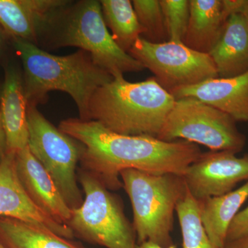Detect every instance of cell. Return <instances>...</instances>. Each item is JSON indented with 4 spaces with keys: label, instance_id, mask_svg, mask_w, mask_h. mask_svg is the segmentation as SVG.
<instances>
[{
    "label": "cell",
    "instance_id": "cell-1",
    "mask_svg": "<svg viewBox=\"0 0 248 248\" xmlns=\"http://www.w3.org/2000/svg\"><path fill=\"white\" fill-rule=\"evenodd\" d=\"M59 129L81 145L82 170L110 191L123 187L120 174L125 170L184 176L202 153L191 142L121 135L95 121L68 119L60 122Z\"/></svg>",
    "mask_w": 248,
    "mask_h": 248
},
{
    "label": "cell",
    "instance_id": "cell-2",
    "mask_svg": "<svg viewBox=\"0 0 248 248\" xmlns=\"http://www.w3.org/2000/svg\"><path fill=\"white\" fill-rule=\"evenodd\" d=\"M12 45L22 61L28 105L37 107L46 102L49 93L62 91L73 98L79 119L89 120L93 96L113 79L110 73L98 66L89 53L80 49L58 56L22 39H12Z\"/></svg>",
    "mask_w": 248,
    "mask_h": 248
},
{
    "label": "cell",
    "instance_id": "cell-3",
    "mask_svg": "<svg viewBox=\"0 0 248 248\" xmlns=\"http://www.w3.org/2000/svg\"><path fill=\"white\" fill-rule=\"evenodd\" d=\"M174 102L155 78L132 83L116 77L93 96L89 120L121 135L157 138Z\"/></svg>",
    "mask_w": 248,
    "mask_h": 248
},
{
    "label": "cell",
    "instance_id": "cell-4",
    "mask_svg": "<svg viewBox=\"0 0 248 248\" xmlns=\"http://www.w3.org/2000/svg\"><path fill=\"white\" fill-rule=\"evenodd\" d=\"M60 11L46 31L55 48L77 47L87 52L98 66L114 78L144 70L141 63L117 45L109 32L100 1L84 0Z\"/></svg>",
    "mask_w": 248,
    "mask_h": 248
},
{
    "label": "cell",
    "instance_id": "cell-5",
    "mask_svg": "<svg viewBox=\"0 0 248 248\" xmlns=\"http://www.w3.org/2000/svg\"><path fill=\"white\" fill-rule=\"evenodd\" d=\"M120 178L133 208L137 244L174 245V213L187 190L183 176L129 169L122 171Z\"/></svg>",
    "mask_w": 248,
    "mask_h": 248
},
{
    "label": "cell",
    "instance_id": "cell-6",
    "mask_svg": "<svg viewBox=\"0 0 248 248\" xmlns=\"http://www.w3.org/2000/svg\"><path fill=\"white\" fill-rule=\"evenodd\" d=\"M79 182L84 202L79 208L72 209L67 223L75 236L107 248H136V233L120 199L82 169Z\"/></svg>",
    "mask_w": 248,
    "mask_h": 248
},
{
    "label": "cell",
    "instance_id": "cell-7",
    "mask_svg": "<svg viewBox=\"0 0 248 248\" xmlns=\"http://www.w3.org/2000/svg\"><path fill=\"white\" fill-rule=\"evenodd\" d=\"M234 119L216 108L192 97L175 99L157 138L165 141L201 144L212 151L239 153L246 140Z\"/></svg>",
    "mask_w": 248,
    "mask_h": 248
},
{
    "label": "cell",
    "instance_id": "cell-8",
    "mask_svg": "<svg viewBox=\"0 0 248 248\" xmlns=\"http://www.w3.org/2000/svg\"><path fill=\"white\" fill-rule=\"evenodd\" d=\"M29 149L53 179L71 209L84 202L77 182V165L81 146L45 118L37 107L28 105Z\"/></svg>",
    "mask_w": 248,
    "mask_h": 248
},
{
    "label": "cell",
    "instance_id": "cell-9",
    "mask_svg": "<svg viewBox=\"0 0 248 248\" xmlns=\"http://www.w3.org/2000/svg\"><path fill=\"white\" fill-rule=\"evenodd\" d=\"M128 53L169 92L218 78L208 54L196 51L182 42L155 44L140 37Z\"/></svg>",
    "mask_w": 248,
    "mask_h": 248
},
{
    "label": "cell",
    "instance_id": "cell-10",
    "mask_svg": "<svg viewBox=\"0 0 248 248\" xmlns=\"http://www.w3.org/2000/svg\"><path fill=\"white\" fill-rule=\"evenodd\" d=\"M183 177L197 201L225 195L239 182L248 181V154L238 157L232 151L202 153Z\"/></svg>",
    "mask_w": 248,
    "mask_h": 248
},
{
    "label": "cell",
    "instance_id": "cell-11",
    "mask_svg": "<svg viewBox=\"0 0 248 248\" xmlns=\"http://www.w3.org/2000/svg\"><path fill=\"white\" fill-rule=\"evenodd\" d=\"M16 156L4 153L0 159V217L33 223L62 237L73 239L75 235L69 227L54 219L31 200L19 180Z\"/></svg>",
    "mask_w": 248,
    "mask_h": 248
},
{
    "label": "cell",
    "instance_id": "cell-12",
    "mask_svg": "<svg viewBox=\"0 0 248 248\" xmlns=\"http://www.w3.org/2000/svg\"><path fill=\"white\" fill-rule=\"evenodd\" d=\"M223 3L229 16L208 55L218 78H231L248 71V1Z\"/></svg>",
    "mask_w": 248,
    "mask_h": 248
},
{
    "label": "cell",
    "instance_id": "cell-13",
    "mask_svg": "<svg viewBox=\"0 0 248 248\" xmlns=\"http://www.w3.org/2000/svg\"><path fill=\"white\" fill-rule=\"evenodd\" d=\"M70 4L65 0H0V27L11 39L37 45L55 16Z\"/></svg>",
    "mask_w": 248,
    "mask_h": 248
},
{
    "label": "cell",
    "instance_id": "cell-14",
    "mask_svg": "<svg viewBox=\"0 0 248 248\" xmlns=\"http://www.w3.org/2000/svg\"><path fill=\"white\" fill-rule=\"evenodd\" d=\"M174 99L192 97L216 108L235 121L248 122V71L231 78H213L172 90Z\"/></svg>",
    "mask_w": 248,
    "mask_h": 248
},
{
    "label": "cell",
    "instance_id": "cell-15",
    "mask_svg": "<svg viewBox=\"0 0 248 248\" xmlns=\"http://www.w3.org/2000/svg\"><path fill=\"white\" fill-rule=\"evenodd\" d=\"M16 161L19 180L31 200L54 219L67 225L71 218L72 209L29 146L18 152Z\"/></svg>",
    "mask_w": 248,
    "mask_h": 248
},
{
    "label": "cell",
    "instance_id": "cell-16",
    "mask_svg": "<svg viewBox=\"0 0 248 248\" xmlns=\"http://www.w3.org/2000/svg\"><path fill=\"white\" fill-rule=\"evenodd\" d=\"M0 110L6 142L5 153L17 154L29 144V127L23 76L14 65L9 64L5 68Z\"/></svg>",
    "mask_w": 248,
    "mask_h": 248
},
{
    "label": "cell",
    "instance_id": "cell-17",
    "mask_svg": "<svg viewBox=\"0 0 248 248\" xmlns=\"http://www.w3.org/2000/svg\"><path fill=\"white\" fill-rule=\"evenodd\" d=\"M228 17L223 0H190V16L184 43L196 51L209 54Z\"/></svg>",
    "mask_w": 248,
    "mask_h": 248
},
{
    "label": "cell",
    "instance_id": "cell-18",
    "mask_svg": "<svg viewBox=\"0 0 248 248\" xmlns=\"http://www.w3.org/2000/svg\"><path fill=\"white\" fill-rule=\"evenodd\" d=\"M248 198V181L237 190L218 197L198 201L200 217L209 239L215 246L225 248L231 222Z\"/></svg>",
    "mask_w": 248,
    "mask_h": 248
},
{
    "label": "cell",
    "instance_id": "cell-19",
    "mask_svg": "<svg viewBox=\"0 0 248 248\" xmlns=\"http://www.w3.org/2000/svg\"><path fill=\"white\" fill-rule=\"evenodd\" d=\"M0 239L8 248H86L45 227L0 217Z\"/></svg>",
    "mask_w": 248,
    "mask_h": 248
},
{
    "label": "cell",
    "instance_id": "cell-20",
    "mask_svg": "<svg viewBox=\"0 0 248 248\" xmlns=\"http://www.w3.org/2000/svg\"><path fill=\"white\" fill-rule=\"evenodd\" d=\"M103 17L111 35L122 50L129 53L141 37L143 30L130 0H102Z\"/></svg>",
    "mask_w": 248,
    "mask_h": 248
},
{
    "label": "cell",
    "instance_id": "cell-21",
    "mask_svg": "<svg viewBox=\"0 0 248 248\" xmlns=\"http://www.w3.org/2000/svg\"><path fill=\"white\" fill-rule=\"evenodd\" d=\"M175 212L182 232L183 248H222L209 239L201 221L200 203L188 190L178 203Z\"/></svg>",
    "mask_w": 248,
    "mask_h": 248
},
{
    "label": "cell",
    "instance_id": "cell-22",
    "mask_svg": "<svg viewBox=\"0 0 248 248\" xmlns=\"http://www.w3.org/2000/svg\"><path fill=\"white\" fill-rule=\"evenodd\" d=\"M132 3L143 30L142 38L155 44L169 42L159 0H133Z\"/></svg>",
    "mask_w": 248,
    "mask_h": 248
},
{
    "label": "cell",
    "instance_id": "cell-23",
    "mask_svg": "<svg viewBox=\"0 0 248 248\" xmlns=\"http://www.w3.org/2000/svg\"><path fill=\"white\" fill-rule=\"evenodd\" d=\"M169 41L184 43L190 16L189 0H159Z\"/></svg>",
    "mask_w": 248,
    "mask_h": 248
},
{
    "label": "cell",
    "instance_id": "cell-24",
    "mask_svg": "<svg viewBox=\"0 0 248 248\" xmlns=\"http://www.w3.org/2000/svg\"><path fill=\"white\" fill-rule=\"evenodd\" d=\"M248 236V206L239 212L231 222L226 236V244Z\"/></svg>",
    "mask_w": 248,
    "mask_h": 248
},
{
    "label": "cell",
    "instance_id": "cell-25",
    "mask_svg": "<svg viewBox=\"0 0 248 248\" xmlns=\"http://www.w3.org/2000/svg\"><path fill=\"white\" fill-rule=\"evenodd\" d=\"M5 151H6V142H5L4 128H3L1 110H0V159L4 155Z\"/></svg>",
    "mask_w": 248,
    "mask_h": 248
},
{
    "label": "cell",
    "instance_id": "cell-26",
    "mask_svg": "<svg viewBox=\"0 0 248 248\" xmlns=\"http://www.w3.org/2000/svg\"><path fill=\"white\" fill-rule=\"evenodd\" d=\"M226 248H248V236L233 241V242L228 243L225 246Z\"/></svg>",
    "mask_w": 248,
    "mask_h": 248
},
{
    "label": "cell",
    "instance_id": "cell-27",
    "mask_svg": "<svg viewBox=\"0 0 248 248\" xmlns=\"http://www.w3.org/2000/svg\"><path fill=\"white\" fill-rule=\"evenodd\" d=\"M136 248H177V247L175 244L167 248L161 247L159 245L154 244V243L151 242V241H146V242L142 243V244L137 245Z\"/></svg>",
    "mask_w": 248,
    "mask_h": 248
},
{
    "label": "cell",
    "instance_id": "cell-28",
    "mask_svg": "<svg viewBox=\"0 0 248 248\" xmlns=\"http://www.w3.org/2000/svg\"><path fill=\"white\" fill-rule=\"evenodd\" d=\"M5 32L0 27V55L2 53L3 48H4V34Z\"/></svg>",
    "mask_w": 248,
    "mask_h": 248
},
{
    "label": "cell",
    "instance_id": "cell-29",
    "mask_svg": "<svg viewBox=\"0 0 248 248\" xmlns=\"http://www.w3.org/2000/svg\"><path fill=\"white\" fill-rule=\"evenodd\" d=\"M0 248H8L5 246V244L3 243V241H1V239H0Z\"/></svg>",
    "mask_w": 248,
    "mask_h": 248
}]
</instances>
